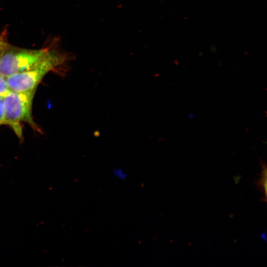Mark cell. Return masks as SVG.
<instances>
[{"label":"cell","instance_id":"obj_1","mask_svg":"<svg viewBox=\"0 0 267 267\" xmlns=\"http://www.w3.org/2000/svg\"><path fill=\"white\" fill-rule=\"evenodd\" d=\"M75 58L73 54L57 49L47 50L31 69L6 78L11 91L25 92L35 90L39 83L48 72L54 70L66 71L67 64Z\"/></svg>","mask_w":267,"mask_h":267},{"label":"cell","instance_id":"obj_2","mask_svg":"<svg viewBox=\"0 0 267 267\" xmlns=\"http://www.w3.org/2000/svg\"><path fill=\"white\" fill-rule=\"evenodd\" d=\"M35 90L18 92L10 91L3 98L4 124L8 125L20 139L22 138L21 122L29 123L39 131L32 116V105Z\"/></svg>","mask_w":267,"mask_h":267},{"label":"cell","instance_id":"obj_3","mask_svg":"<svg viewBox=\"0 0 267 267\" xmlns=\"http://www.w3.org/2000/svg\"><path fill=\"white\" fill-rule=\"evenodd\" d=\"M48 49H28L7 45L0 58V75L5 78L31 69Z\"/></svg>","mask_w":267,"mask_h":267},{"label":"cell","instance_id":"obj_4","mask_svg":"<svg viewBox=\"0 0 267 267\" xmlns=\"http://www.w3.org/2000/svg\"><path fill=\"white\" fill-rule=\"evenodd\" d=\"M263 166V171L261 173V178L256 182V185H258L259 188L265 194V196L266 198L267 196V168L265 164H262Z\"/></svg>","mask_w":267,"mask_h":267},{"label":"cell","instance_id":"obj_5","mask_svg":"<svg viewBox=\"0 0 267 267\" xmlns=\"http://www.w3.org/2000/svg\"><path fill=\"white\" fill-rule=\"evenodd\" d=\"M11 91L6 81V78L0 75V97L3 98Z\"/></svg>","mask_w":267,"mask_h":267},{"label":"cell","instance_id":"obj_6","mask_svg":"<svg viewBox=\"0 0 267 267\" xmlns=\"http://www.w3.org/2000/svg\"><path fill=\"white\" fill-rule=\"evenodd\" d=\"M114 177L120 180H125L127 178V174L121 168H115L112 170Z\"/></svg>","mask_w":267,"mask_h":267},{"label":"cell","instance_id":"obj_7","mask_svg":"<svg viewBox=\"0 0 267 267\" xmlns=\"http://www.w3.org/2000/svg\"><path fill=\"white\" fill-rule=\"evenodd\" d=\"M8 44L6 38L3 34H0V58L7 47Z\"/></svg>","mask_w":267,"mask_h":267},{"label":"cell","instance_id":"obj_8","mask_svg":"<svg viewBox=\"0 0 267 267\" xmlns=\"http://www.w3.org/2000/svg\"><path fill=\"white\" fill-rule=\"evenodd\" d=\"M4 124V112L3 98L0 97V125Z\"/></svg>","mask_w":267,"mask_h":267}]
</instances>
